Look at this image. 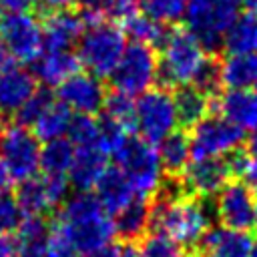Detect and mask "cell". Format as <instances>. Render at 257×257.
<instances>
[{
	"mask_svg": "<svg viewBox=\"0 0 257 257\" xmlns=\"http://www.w3.org/2000/svg\"><path fill=\"white\" fill-rule=\"evenodd\" d=\"M122 24H124L122 30H124L126 38H131V42H141V44H149V46H159V42L163 40V36L167 32L165 24L157 22L155 18L147 16L145 12H137Z\"/></svg>",
	"mask_w": 257,
	"mask_h": 257,
	"instance_id": "cell-31",
	"label": "cell"
},
{
	"mask_svg": "<svg viewBox=\"0 0 257 257\" xmlns=\"http://www.w3.org/2000/svg\"><path fill=\"white\" fill-rule=\"evenodd\" d=\"M68 195H70V183L66 177L34 175L26 181H20L14 199L22 215H44L46 211L62 205Z\"/></svg>",
	"mask_w": 257,
	"mask_h": 257,
	"instance_id": "cell-12",
	"label": "cell"
},
{
	"mask_svg": "<svg viewBox=\"0 0 257 257\" xmlns=\"http://www.w3.org/2000/svg\"><path fill=\"white\" fill-rule=\"evenodd\" d=\"M255 193H251L241 181L225 183L221 191L217 193L213 215L221 221L227 229L247 231L253 227V215H255Z\"/></svg>",
	"mask_w": 257,
	"mask_h": 257,
	"instance_id": "cell-14",
	"label": "cell"
},
{
	"mask_svg": "<svg viewBox=\"0 0 257 257\" xmlns=\"http://www.w3.org/2000/svg\"><path fill=\"white\" fill-rule=\"evenodd\" d=\"M66 139L72 147H98V120L90 114H72Z\"/></svg>",
	"mask_w": 257,
	"mask_h": 257,
	"instance_id": "cell-33",
	"label": "cell"
},
{
	"mask_svg": "<svg viewBox=\"0 0 257 257\" xmlns=\"http://www.w3.org/2000/svg\"><path fill=\"white\" fill-rule=\"evenodd\" d=\"M108 78L114 92L126 94L131 98L153 88L159 80V58L155 46L141 42H126Z\"/></svg>",
	"mask_w": 257,
	"mask_h": 257,
	"instance_id": "cell-7",
	"label": "cell"
},
{
	"mask_svg": "<svg viewBox=\"0 0 257 257\" xmlns=\"http://www.w3.org/2000/svg\"><path fill=\"white\" fill-rule=\"evenodd\" d=\"M213 207L181 191H167L149 205V229L173 239L179 247H195L211 229Z\"/></svg>",
	"mask_w": 257,
	"mask_h": 257,
	"instance_id": "cell-3",
	"label": "cell"
},
{
	"mask_svg": "<svg viewBox=\"0 0 257 257\" xmlns=\"http://www.w3.org/2000/svg\"><path fill=\"white\" fill-rule=\"evenodd\" d=\"M221 46L227 54H257V16L239 14L225 30Z\"/></svg>",
	"mask_w": 257,
	"mask_h": 257,
	"instance_id": "cell-26",
	"label": "cell"
},
{
	"mask_svg": "<svg viewBox=\"0 0 257 257\" xmlns=\"http://www.w3.org/2000/svg\"><path fill=\"white\" fill-rule=\"evenodd\" d=\"M72 159H74V147L66 137L46 141L40 147V171H42V175L68 177V169L72 165Z\"/></svg>",
	"mask_w": 257,
	"mask_h": 257,
	"instance_id": "cell-30",
	"label": "cell"
},
{
	"mask_svg": "<svg viewBox=\"0 0 257 257\" xmlns=\"http://www.w3.org/2000/svg\"><path fill=\"white\" fill-rule=\"evenodd\" d=\"M227 163H229L231 175H237L239 181L251 193H257V157L251 155L249 151L247 153H239V149H237L235 153L229 155Z\"/></svg>",
	"mask_w": 257,
	"mask_h": 257,
	"instance_id": "cell-34",
	"label": "cell"
},
{
	"mask_svg": "<svg viewBox=\"0 0 257 257\" xmlns=\"http://www.w3.org/2000/svg\"><path fill=\"white\" fill-rule=\"evenodd\" d=\"M217 80L225 90H251L257 82V54H227L217 64Z\"/></svg>",
	"mask_w": 257,
	"mask_h": 257,
	"instance_id": "cell-23",
	"label": "cell"
},
{
	"mask_svg": "<svg viewBox=\"0 0 257 257\" xmlns=\"http://www.w3.org/2000/svg\"><path fill=\"white\" fill-rule=\"evenodd\" d=\"M114 233L124 241H135L145 235L149 229V203L135 197L126 207L114 213Z\"/></svg>",
	"mask_w": 257,
	"mask_h": 257,
	"instance_id": "cell-28",
	"label": "cell"
},
{
	"mask_svg": "<svg viewBox=\"0 0 257 257\" xmlns=\"http://www.w3.org/2000/svg\"><path fill=\"white\" fill-rule=\"evenodd\" d=\"M133 100L131 96L126 94H120V92H110L106 94L104 98V104H102V116L118 122V124H124L133 131Z\"/></svg>",
	"mask_w": 257,
	"mask_h": 257,
	"instance_id": "cell-35",
	"label": "cell"
},
{
	"mask_svg": "<svg viewBox=\"0 0 257 257\" xmlns=\"http://www.w3.org/2000/svg\"><path fill=\"white\" fill-rule=\"evenodd\" d=\"M84 16L78 10H54L42 20V34H44V48H72L76 46L82 30H84Z\"/></svg>",
	"mask_w": 257,
	"mask_h": 257,
	"instance_id": "cell-17",
	"label": "cell"
},
{
	"mask_svg": "<svg viewBox=\"0 0 257 257\" xmlns=\"http://www.w3.org/2000/svg\"><path fill=\"white\" fill-rule=\"evenodd\" d=\"M106 167L108 155L100 147H74V159L68 169V183L78 191H90Z\"/></svg>",
	"mask_w": 257,
	"mask_h": 257,
	"instance_id": "cell-20",
	"label": "cell"
},
{
	"mask_svg": "<svg viewBox=\"0 0 257 257\" xmlns=\"http://www.w3.org/2000/svg\"><path fill=\"white\" fill-rule=\"evenodd\" d=\"M251 92H253V94H255V96H257V82H255V84H253V88H251Z\"/></svg>",
	"mask_w": 257,
	"mask_h": 257,
	"instance_id": "cell-52",
	"label": "cell"
},
{
	"mask_svg": "<svg viewBox=\"0 0 257 257\" xmlns=\"http://www.w3.org/2000/svg\"><path fill=\"white\" fill-rule=\"evenodd\" d=\"M42 257H78V253L74 251V247L60 235L52 229V237H50V243L44 251Z\"/></svg>",
	"mask_w": 257,
	"mask_h": 257,
	"instance_id": "cell-39",
	"label": "cell"
},
{
	"mask_svg": "<svg viewBox=\"0 0 257 257\" xmlns=\"http://www.w3.org/2000/svg\"><path fill=\"white\" fill-rule=\"evenodd\" d=\"M54 231L60 233L78 255H88L114 239V223L94 193L78 191L68 195L56 215Z\"/></svg>",
	"mask_w": 257,
	"mask_h": 257,
	"instance_id": "cell-2",
	"label": "cell"
},
{
	"mask_svg": "<svg viewBox=\"0 0 257 257\" xmlns=\"http://www.w3.org/2000/svg\"><path fill=\"white\" fill-rule=\"evenodd\" d=\"M247 257H257V243L253 241V245H251V251H249V255Z\"/></svg>",
	"mask_w": 257,
	"mask_h": 257,
	"instance_id": "cell-50",
	"label": "cell"
},
{
	"mask_svg": "<svg viewBox=\"0 0 257 257\" xmlns=\"http://www.w3.org/2000/svg\"><path fill=\"white\" fill-rule=\"evenodd\" d=\"M229 177L227 159H191L181 173V191L189 197L207 199L217 195Z\"/></svg>",
	"mask_w": 257,
	"mask_h": 257,
	"instance_id": "cell-15",
	"label": "cell"
},
{
	"mask_svg": "<svg viewBox=\"0 0 257 257\" xmlns=\"http://www.w3.org/2000/svg\"><path fill=\"white\" fill-rule=\"evenodd\" d=\"M253 227L257 231V201H255V215H253Z\"/></svg>",
	"mask_w": 257,
	"mask_h": 257,
	"instance_id": "cell-51",
	"label": "cell"
},
{
	"mask_svg": "<svg viewBox=\"0 0 257 257\" xmlns=\"http://www.w3.org/2000/svg\"><path fill=\"white\" fill-rule=\"evenodd\" d=\"M159 80L167 88L197 86L213 92L219 86L217 64L209 56V48L187 28H171L159 42Z\"/></svg>",
	"mask_w": 257,
	"mask_h": 257,
	"instance_id": "cell-1",
	"label": "cell"
},
{
	"mask_svg": "<svg viewBox=\"0 0 257 257\" xmlns=\"http://www.w3.org/2000/svg\"><path fill=\"white\" fill-rule=\"evenodd\" d=\"M175 106H177L179 122L193 126L195 122H199L203 116L209 114L211 98L209 92L197 86H183L175 92Z\"/></svg>",
	"mask_w": 257,
	"mask_h": 257,
	"instance_id": "cell-29",
	"label": "cell"
},
{
	"mask_svg": "<svg viewBox=\"0 0 257 257\" xmlns=\"http://www.w3.org/2000/svg\"><path fill=\"white\" fill-rule=\"evenodd\" d=\"M181 257H183V255H181ZM185 257H193V255H185Z\"/></svg>",
	"mask_w": 257,
	"mask_h": 257,
	"instance_id": "cell-53",
	"label": "cell"
},
{
	"mask_svg": "<svg viewBox=\"0 0 257 257\" xmlns=\"http://www.w3.org/2000/svg\"><path fill=\"white\" fill-rule=\"evenodd\" d=\"M10 62H14L12 58H10V54H8V50H6V46L2 44V40H0V70L4 68V66H8Z\"/></svg>",
	"mask_w": 257,
	"mask_h": 257,
	"instance_id": "cell-47",
	"label": "cell"
},
{
	"mask_svg": "<svg viewBox=\"0 0 257 257\" xmlns=\"http://www.w3.org/2000/svg\"><path fill=\"white\" fill-rule=\"evenodd\" d=\"M141 12L155 18L161 24H175L183 18L187 0H139Z\"/></svg>",
	"mask_w": 257,
	"mask_h": 257,
	"instance_id": "cell-32",
	"label": "cell"
},
{
	"mask_svg": "<svg viewBox=\"0 0 257 257\" xmlns=\"http://www.w3.org/2000/svg\"><path fill=\"white\" fill-rule=\"evenodd\" d=\"M139 257H181V247L163 233H151L143 239Z\"/></svg>",
	"mask_w": 257,
	"mask_h": 257,
	"instance_id": "cell-36",
	"label": "cell"
},
{
	"mask_svg": "<svg viewBox=\"0 0 257 257\" xmlns=\"http://www.w3.org/2000/svg\"><path fill=\"white\" fill-rule=\"evenodd\" d=\"M0 257H18V247H16L14 235H10V233L0 235Z\"/></svg>",
	"mask_w": 257,
	"mask_h": 257,
	"instance_id": "cell-41",
	"label": "cell"
},
{
	"mask_svg": "<svg viewBox=\"0 0 257 257\" xmlns=\"http://www.w3.org/2000/svg\"><path fill=\"white\" fill-rule=\"evenodd\" d=\"M0 8H2V2H0Z\"/></svg>",
	"mask_w": 257,
	"mask_h": 257,
	"instance_id": "cell-54",
	"label": "cell"
},
{
	"mask_svg": "<svg viewBox=\"0 0 257 257\" xmlns=\"http://www.w3.org/2000/svg\"><path fill=\"white\" fill-rule=\"evenodd\" d=\"M32 64L34 78L50 88H56L68 76L80 70L76 52L72 48H44Z\"/></svg>",
	"mask_w": 257,
	"mask_h": 257,
	"instance_id": "cell-18",
	"label": "cell"
},
{
	"mask_svg": "<svg viewBox=\"0 0 257 257\" xmlns=\"http://www.w3.org/2000/svg\"><path fill=\"white\" fill-rule=\"evenodd\" d=\"M10 183H12V179H10L8 171L4 169V165H2V161H0V193H8Z\"/></svg>",
	"mask_w": 257,
	"mask_h": 257,
	"instance_id": "cell-45",
	"label": "cell"
},
{
	"mask_svg": "<svg viewBox=\"0 0 257 257\" xmlns=\"http://www.w3.org/2000/svg\"><path fill=\"white\" fill-rule=\"evenodd\" d=\"M78 4V12L84 16V20H98L110 16L112 0H74Z\"/></svg>",
	"mask_w": 257,
	"mask_h": 257,
	"instance_id": "cell-38",
	"label": "cell"
},
{
	"mask_svg": "<svg viewBox=\"0 0 257 257\" xmlns=\"http://www.w3.org/2000/svg\"><path fill=\"white\" fill-rule=\"evenodd\" d=\"M112 157L116 161V169L126 177L139 199L149 201L163 189L165 171L153 143L131 135Z\"/></svg>",
	"mask_w": 257,
	"mask_h": 257,
	"instance_id": "cell-5",
	"label": "cell"
},
{
	"mask_svg": "<svg viewBox=\"0 0 257 257\" xmlns=\"http://www.w3.org/2000/svg\"><path fill=\"white\" fill-rule=\"evenodd\" d=\"M157 155L161 161V167L167 175L177 177L183 173V169L189 165L191 161V145H189V137L173 131L171 135H167L165 139H161L157 145Z\"/></svg>",
	"mask_w": 257,
	"mask_h": 257,
	"instance_id": "cell-27",
	"label": "cell"
},
{
	"mask_svg": "<svg viewBox=\"0 0 257 257\" xmlns=\"http://www.w3.org/2000/svg\"><path fill=\"white\" fill-rule=\"evenodd\" d=\"M120 257H139V249L133 243H124L120 247Z\"/></svg>",
	"mask_w": 257,
	"mask_h": 257,
	"instance_id": "cell-46",
	"label": "cell"
},
{
	"mask_svg": "<svg viewBox=\"0 0 257 257\" xmlns=\"http://www.w3.org/2000/svg\"><path fill=\"white\" fill-rule=\"evenodd\" d=\"M6 10H30L36 0H0Z\"/></svg>",
	"mask_w": 257,
	"mask_h": 257,
	"instance_id": "cell-42",
	"label": "cell"
},
{
	"mask_svg": "<svg viewBox=\"0 0 257 257\" xmlns=\"http://www.w3.org/2000/svg\"><path fill=\"white\" fill-rule=\"evenodd\" d=\"M52 237V227L44 215H26L16 227L18 257H42Z\"/></svg>",
	"mask_w": 257,
	"mask_h": 257,
	"instance_id": "cell-24",
	"label": "cell"
},
{
	"mask_svg": "<svg viewBox=\"0 0 257 257\" xmlns=\"http://www.w3.org/2000/svg\"><path fill=\"white\" fill-rule=\"evenodd\" d=\"M241 0H187L183 20L209 50L221 46L225 30L241 14Z\"/></svg>",
	"mask_w": 257,
	"mask_h": 257,
	"instance_id": "cell-8",
	"label": "cell"
},
{
	"mask_svg": "<svg viewBox=\"0 0 257 257\" xmlns=\"http://www.w3.org/2000/svg\"><path fill=\"white\" fill-rule=\"evenodd\" d=\"M40 147L36 135L20 122L0 131V161L12 181H26L40 171Z\"/></svg>",
	"mask_w": 257,
	"mask_h": 257,
	"instance_id": "cell-10",
	"label": "cell"
},
{
	"mask_svg": "<svg viewBox=\"0 0 257 257\" xmlns=\"http://www.w3.org/2000/svg\"><path fill=\"white\" fill-rule=\"evenodd\" d=\"M179 116L175 92L167 86H153L133 100V128L141 139L157 145L161 139L177 131Z\"/></svg>",
	"mask_w": 257,
	"mask_h": 257,
	"instance_id": "cell-6",
	"label": "cell"
},
{
	"mask_svg": "<svg viewBox=\"0 0 257 257\" xmlns=\"http://www.w3.org/2000/svg\"><path fill=\"white\" fill-rule=\"evenodd\" d=\"M126 42L124 30L114 20H86L84 30L76 42L78 64L98 78H108Z\"/></svg>",
	"mask_w": 257,
	"mask_h": 257,
	"instance_id": "cell-4",
	"label": "cell"
},
{
	"mask_svg": "<svg viewBox=\"0 0 257 257\" xmlns=\"http://www.w3.org/2000/svg\"><path fill=\"white\" fill-rule=\"evenodd\" d=\"M56 98L72 112V114H90L102 110L106 90L98 76L78 70L72 76H68L62 84L56 86Z\"/></svg>",
	"mask_w": 257,
	"mask_h": 257,
	"instance_id": "cell-13",
	"label": "cell"
},
{
	"mask_svg": "<svg viewBox=\"0 0 257 257\" xmlns=\"http://www.w3.org/2000/svg\"><path fill=\"white\" fill-rule=\"evenodd\" d=\"M22 221V211L10 193H0V235L16 231Z\"/></svg>",
	"mask_w": 257,
	"mask_h": 257,
	"instance_id": "cell-37",
	"label": "cell"
},
{
	"mask_svg": "<svg viewBox=\"0 0 257 257\" xmlns=\"http://www.w3.org/2000/svg\"><path fill=\"white\" fill-rule=\"evenodd\" d=\"M217 114L227 118L237 128L251 131L257 126V96L249 88L223 90L217 98Z\"/></svg>",
	"mask_w": 257,
	"mask_h": 257,
	"instance_id": "cell-21",
	"label": "cell"
},
{
	"mask_svg": "<svg viewBox=\"0 0 257 257\" xmlns=\"http://www.w3.org/2000/svg\"><path fill=\"white\" fill-rule=\"evenodd\" d=\"M42 8H46L48 12H54V10H64V8H70V4L74 0H36Z\"/></svg>",
	"mask_w": 257,
	"mask_h": 257,
	"instance_id": "cell-43",
	"label": "cell"
},
{
	"mask_svg": "<svg viewBox=\"0 0 257 257\" xmlns=\"http://www.w3.org/2000/svg\"><path fill=\"white\" fill-rule=\"evenodd\" d=\"M70 120H72V112L58 98L50 96L42 106V110L38 112V116L34 118V122L30 124V131L36 135L38 141L46 143V141L66 137Z\"/></svg>",
	"mask_w": 257,
	"mask_h": 257,
	"instance_id": "cell-25",
	"label": "cell"
},
{
	"mask_svg": "<svg viewBox=\"0 0 257 257\" xmlns=\"http://www.w3.org/2000/svg\"><path fill=\"white\" fill-rule=\"evenodd\" d=\"M249 133H251V135H249V153L257 157V126L251 128Z\"/></svg>",
	"mask_w": 257,
	"mask_h": 257,
	"instance_id": "cell-48",
	"label": "cell"
},
{
	"mask_svg": "<svg viewBox=\"0 0 257 257\" xmlns=\"http://www.w3.org/2000/svg\"><path fill=\"white\" fill-rule=\"evenodd\" d=\"M243 131L221 114H207L191 126V159H225L239 149Z\"/></svg>",
	"mask_w": 257,
	"mask_h": 257,
	"instance_id": "cell-11",
	"label": "cell"
},
{
	"mask_svg": "<svg viewBox=\"0 0 257 257\" xmlns=\"http://www.w3.org/2000/svg\"><path fill=\"white\" fill-rule=\"evenodd\" d=\"M253 239L247 231L211 227L199 241L203 257H247L251 251Z\"/></svg>",
	"mask_w": 257,
	"mask_h": 257,
	"instance_id": "cell-19",
	"label": "cell"
},
{
	"mask_svg": "<svg viewBox=\"0 0 257 257\" xmlns=\"http://www.w3.org/2000/svg\"><path fill=\"white\" fill-rule=\"evenodd\" d=\"M36 90L38 80L24 64L4 66L0 70V118H14Z\"/></svg>",
	"mask_w": 257,
	"mask_h": 257,
	"instance_id": "cell-16",
	"label": "cell"
},
{
	"mask_svg": "<svg viewBox=\"0 0 257 257\" xmlns=\"http://www.w3.org/2000/svg\"><path fill=\"white\" fill-rule=\"evenodd\" d=\"M137 12H141V2L139 0H112V8H110V18L112 20H128L131 16H135Z\"/></svg>",
	"mask_w": 257,
	"mask_h": 257,
	"instance_id": "cell-40",
	"label": "cell"
},
{
	"mask_svg": "<svg viewBox=\"0 0 257 257\" xmlns=\"http://www.w3.org/2000/svg\"><path fill=\"white\" fill-rule=\"evenodd\" d=\"M86 257H120V247H116V245L110 243V245H104V247L88 253Z\"/></svg>",
	"mask_w": 257,
	"mask_h": 257,
	"instance_id": "cell-44",
	"label": "cell"
},
{
	"mask_svg": "<svg viewBox=\"0 0 257 257\" xmlns=\"http://www.w3.org/2000/svg\"><path fill=\"white\" fill-rule=\"evenodd\" d=\"M0 40L14 62H34L44 50L42 20L30 10H6L0 14Z\"/></svg>",
	"mask_w": 257,
	"mask_h": 257,
	"instance_id": "cell-9",
	"label": "cell"
},
{
	"mask_svg": "<svg viewBox=\"0 0 257 257\" xmlns=\"http://www.w3.org/2000/svg\"><path fill=\"white\" fill-rule=\"evenodd\" d=\"M241 6L247 8L251 14H257V0H241Z\"/></svg>",
	"mask_w": 257,
	"mask_h": 257,
	"instance_id": "cell-49",
	"label": "cell"
},
{
	"mask_svg": "<svg viewBox=\"0 0 257 257\" xmlns=\"http://www.w3.org/2000/svg\"><path fill=\"white\" fill-rule=\"evenodd\" d=\"M92 189H94V197L108 215L118 213L137 197L131 183L116 167H106Z\"/></svg>",
	"mask_w": 257,
	"mask_h": 257,
	"instance_id": "cell-22",
	"label": "cell"
}]
</instances>
